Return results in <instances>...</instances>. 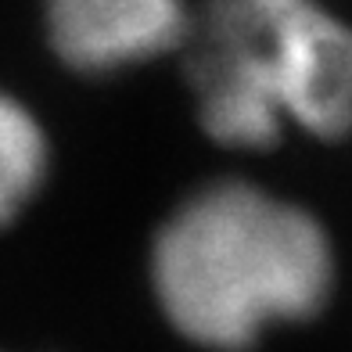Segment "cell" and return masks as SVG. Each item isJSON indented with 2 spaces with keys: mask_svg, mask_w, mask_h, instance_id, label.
<instances>
[{
  "mask_svg": "<svg viewBox=\"0 0 352 352\" xmlns=\"http://www.w3.org/2000/svg\"><path fill=\"white\" fill-rule=\"evenodd\" d=\"M342 280L338 241L309 201L255 176H209L155 223L144 284L195 352H255L316 324Z\"/></svg>",
  "mask_w": 352,
  "mask_h": 352,
  "instance_id": "1",
  "label": "cell"
},
{
  "mask_svg": "<svg viewBox=\"0 0 352 352\" xmlns=\"http://www.w3.org/2000/svg\"><path fill=\"white\" fill-rule=\"evenodd\" d=\"M298 0H205L187 40L195 119L216 148L266 155L287 137L277 25Z\"/></svg>",
  "mask_w": 352,
  "mask_h": 352,
  "instance_id": "2",
  "label": "cell"
},
{
  "mask_svg": "<svg viewBox=\"0 0 352 352\" xmlns=\"http://www.w3.org/2000/svg\"><path fill=\"white\" fill-rule=\"evenodd\" d=\"M287 130L320 144L352 137V22L320 0H298L277 33Z\"/></svg>",
  "mask_w": 352,
  "mask_h": 352,
  "instance_id": "4",
  "label": "cell"
},
{
  "mask_svg": "<svg viewBox=\"0 0 352 352\" xmlns=\"http://www.w3.org/2000/svg\"><path fill=\"white\" fill-rule=\"evenodd\" d=\"M54 148L36 108L0 87V230L14 227L43 195Z\"/></svg>",
  "mask_w": 352,
  "mask_h": 352,
  "instance_id": "5",
  "label": "cell"
},
{
  "mask_svg": "<svg viewBox=\"0 0 352 352\" xmlns=\"http://www.w3.org/2000/svg\"><path fill=\"white\" fill-rule=\"evenodd\" d=\"M54 61L79 79H116L187 47V0H40Z\"/></svg>",
  "mask_w": 352,
  "mask_h": 352,
  "instance_id": "3",
  "label": "cell"
}]
</instances>
